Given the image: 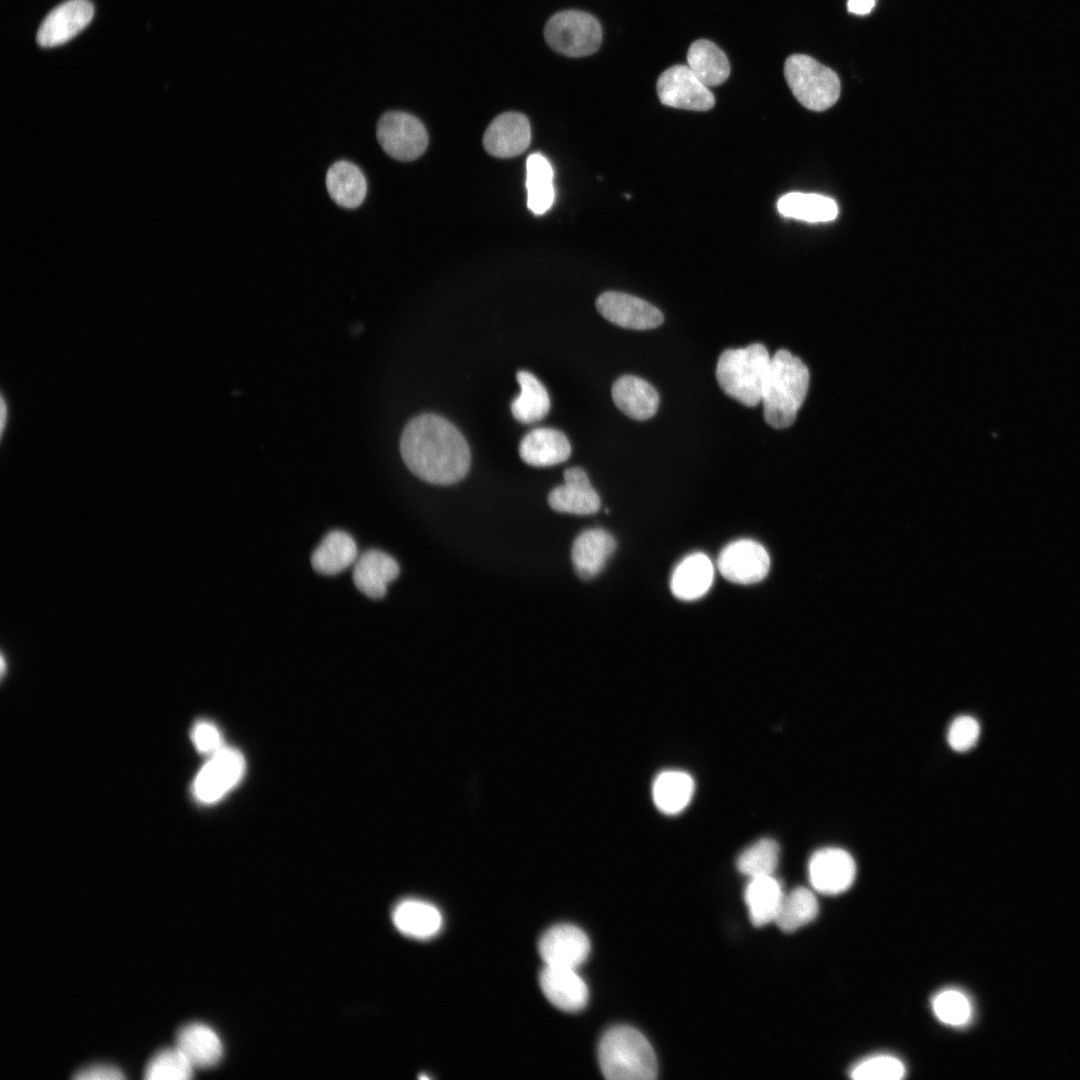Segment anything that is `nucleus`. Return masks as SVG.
I'll list each match as a JSON object with an SVG mask.
<instances>
[{"mask_svg": "<svg viewBox=\"0 0 1080 1080\" xmlns=\"http://www.w3.org/2000/svg\"><path fill=\"white\" fill-rule=\"evenodd\" d=\"M784 892L774 875L750 878L745 889V902L751 922L764 926L775 922Z\"/></svg>", "mask_w": 1080, "mask_h": 1080, "instance_id": "obj_27", "label": "nucleus"}, {"mask_svg": "<svg viewBox=\"0 0 1080 1080\" xmlns=\"http://www.w3.org/2000/svg\"><path fill=\"white\" fill-rule=\"evenodd\" d=\"M779 860V846L770 838L751 844L736 861L738 870L750 878L773 875Z\"/></svg>", "mask_w": 1080, "mask_h": 1080, "instance_id": "obj_35", "label": "nucleus"}, {"mask_svg": "<svg viewBox=\"0 0 1080 1080\" xmlns=\"http://www.w3.org/2000/svg\"><path fill=\"white\" fill-rule=\"evenodd\" d=\"M377 139L390 157L400 161L420 157L429 141L424 124L414 115L403 111H389L379 118Z\"/></svg>", "mask_w": 1080, "mask_h": 1080, "instance_id": "obj_7", "label": "nucleus"}, {"mask_svg": "<svg viewBox=\"0 0 1080 1080\" xmlns=\"http://www.w3.org/2000/svg\"><path fill=\"white\" fill-rule=\"evenodd\" d=\"M657 93L663 105L693 111H707L715 104L712 92L687 65L665 70L657 81Z\"/></svg>", "mask_w": 1080, "mask_h": 1080, "instance_id": "obj_9", "label": "nucleus"}, {"mask_svg": "<svg viewBox=\"0 0 1080 1080\" xmlns=\"http://www.w3.org/2000/svg\"><path fill=\"white\" fill-rule=\"evenodd\" d=\"M615 405L628 417L646 420L657 412L659 395L656 389L642 378L624 375L612 386Z\"/></svg>", "mask_w": 1080, "mask_h": 1080, "instance_id": "obj_22", "label": "nucleus"}, {"mask_svg": "<svg viewBox=\"0 0 1080 1080\" xmlns=\"http://www.w3.org/2000/svg\"><path fill=\"white\" fill-rule=\"evenodd\" d=\"M0 403H1L0 404V427H1L0 432H1V439L3 440L4 433L6 432V429H7L8 423H9V416H10L9 402H8V399L5 398V395H4L3 391L1 392Z\"/></svg>", "mask_w": 1080, "mask_h": 1080, "instance_id": "obj_42", "label": "nucleus"}, {"mask_svg": "<svg viewBox=\"0 0 1080 1080\" xmlns=\"http://www.w3.org/2000/svg\"><path fill=\"white\" fill-rule=\"evenodd\" d=\"M516 378L520 394L511 403L513 417L523 424L542 420L550 410V398L545 386L529 371H518Z\"/></svg>", "mask_w": 1080, "mask_h": 1080, "instance_id": "obj_30", "label": "nucleus"}, {"mask_svg": "<svg viewBox=\"0 0 1080 1080\" xmlns=\"http://www.w3.org/2000/svg\"><path fill=\"white\" fill-rule=\"evenodd\" d=\"M687 66L708 87L718 86L730 75L725 53L713 42L700 39L693 42L687 53Z\"/></svg>", "mask_w": 1080, "mask_h": 1080, "instance_id": "obj_29", "label": "nucleus"}, {"mask_svg": "<svg viewBox=\"0 0 1080 1080\" xmlns=\"http://www.w3.org/2000/svg\"><path fill=\"white\" fill-rule=\"evenodd\" d=\"M980 725L978 721L969 715L956 717L949 725L947 731L948 745L956 752L970 750L978 741Z\"/></svg>", "mask_w": 1080, "mask_h": 1080, "instance_id": "obj_38", "label": "nucleus"}, {"mask_svg": "<svg viewBox=\"0 0 1080 1080\" xmlns=\"http://www.w3.org/2000/svg\"><path fill=\"white\" fill-rule=\"evenodd\" d=\"M191 738L195 748L209 756L225 746L220 730L208 720H200L194 724Z\"/></svg>", "mask_w": 1080, "mask_h": 1080, "instance_id": "obj_39", "label": "nucleus"}, {"mask_svg": "<svg viewBox=\"0 0 1080 1080\" xmlns=\"http://www.w3.org/2000/svg\"><path fill=\"white\" fill-rule=\"evenodd\" d=\"M616 549L614 537L604 529L581 532L574 540L571 559L576 573L584 579L599 574Z\"/></svg>", "mask_w": 1080, "mask_h": 1080, "instance_id": "obj_19", "label": "nucleus"}, {"mask_svg": "<svg viewBox=\"0 0 1080 1080\" xmlns=\"http://www.w3.org/2000/svg\"><path fill=\"white\" fill-rule=\"evenodd\" d=\"M544 37L556 52L569 57H582L598 50L602 29L599 21L591 14L579 10H564L549 18Z\"/></svg>", "mask_w": 1080, "mask_h": 1080, "instance_id": "obj_6", "label": "nucleus"}, {"mask_svg": "<svg viewBox=\"0 0 1080 1080\" xmlns=\"http://www.w3.org/2000/svg\"><path fill=\"white\" fill-rule=\"evenodd\" d=\"M326 187L332 200L345 208L360 206L366 197L367 182L362 171L352 162L340 160L327 171Z\"/></svg>", "mask_w": 1080, "mask_h": 1080, "instance_id": "obj_26", "label": "nucleus"}, {"mask_svg": "<svg viewBox=\"0 0 1080 1080\" xmlns=\"http://www.w3.org/2000/svg\"><path fill=\"white\" fill-rule=\"evenodd\" d=\"M563 478L564 483L548 495V503L553 510L575 515H590L599 510V495L582 468L566 469Z\"/></svg>", "mask_w": 1080, "mask_h": 1080, "instance_id": "obj_16", "label": "nucleus"}, {"mask_svg": "<svg viewBox=\"0 0 1080 1080\" xmlns=\"http://www.w3.org/2000/svg\"><path fill=\"white\" fill-rule=\"evenodd\" d=\"M693 778L680 770L661 772L652 785L656 807L665 814H677L685 809L694 794Z\"/></svg>", "mask_w": 1080, "mask_h": 1080, "instance_id": "obj_28", "label": "nucleus"}, {"mask_svg": "<svg viewBox=\"0 0 1080 1080\" xmlns=\"http://www.w3.org/2000/svg\"><path fill=\"white\" fill-rule=\"evenodd\" d=\"M718 569L724 578L737 584H753L764 579L770 558L766 549L751 539H739L723 548Z\"/></svg>", "mask_w": 1080, "mask_h": 1080, "instance_id": "obj_11", "label": "nucleus"}, {"mask_svg": "<svg viewBox=\"0 0 1080 1080\" xmlns=\"http://www.w3.org/2000/svg\"><path fill=\"white\" fill-rule=\"evenodd\" d=\"M590 952V941L580 928L559 924L548 929L539 941V953L546 965L575 968Z\"/></svg>", "mask_w": 1080, "mask_h": 1080, "instance_id": "obj_13", "label": "nucleus"}, {"mask_svg": "<svg viewBox=\"0 0 1080 1080\" xmlns=\"http://www.w3.org/2000/svg\"><path fill=\"white\" fill-rule=\"evenodd\" d=\"M598 312L609 322L622 328L647 330L660 326L663 315L659 309L638 297L607 291L596 299Z\"/></svg>", "mask_w": 1080, "mask_h": 1080, "instance_id": "obj_12", "label": "nucleus"}, {"mask_svg": "<svg viewBox=\"0 0 1080 1080\" xmlns=\"http://www.w3.org/2000/svg\"><path fill=\"white\" fill-rule=\"evenodd\" d=\"M530 141L529 120L518 112H506L497 116L483 136L486 152L498 158H510L523 153Z\"/></svg>", "mask_w": 1080, "mask_h": 1080, "instance_id": "obj_15", "label": "nucleus"}, {"mask_svg": "<svg viewBox=\"0 0 1080 1080\" xmlns=\"http://www.w3.org/2000/svg\"><path fill=\"white\" fill-rule=\"evenodd\" d=\"M771 357L766 347L754 343L746 348L727 349L720 355L716 378L729 397L747 407L757 406L762 399L764 380Z\"/></svg>", "mask_w": 1080, "mask_h": 1080, "instance_id": "obj_4", "label": "nucleus"}, {"mask_svg": "<svg viewBox=\"0 0 1080 1080\" xmlns=\"http://www.w3.org/2000/svg\"><path fill=\"white\" fill-rule=\"evenodd\" d=\"M400 573L397 561L389 554L370 549L358 556L353 568V581L357 589L372 599L385 596L387 586Z\"/></svg>", "mask_w": 1080, "mask_h": 1080, "instance_id": "obj_18", "label": "nucleus"}, {"mask_svg": "<svg viewBox=\"0 0 1080 1080\" xmlns=\"http://www.w3.org/2000/svg\"><path fill=\"white\" fill-rule=\"evenodd\" d=\"M194 1067L175 1045L157 1051L144 1068L148 1080H183L193 1076Z\"/></svg>", "mask_w": 1080, "mask_h": 1080, "instance_id": "obj_34", "label": "nucleus"}, {"mask_svg": "<svg viewBox=\"0 0 1080 1080\" xmlns=\"http://www.w3.org/2000/svg\"><path fill=\"white\" fill-rule=\"evenodd\" d=\"M392 919L401 933L416 939L431 938L442 926L440 911L434 905L418 899H406L397 904Z\"/></svg>", "mask_w": 1080, "mask_h": 1080, "instance_id": "obj_25", "label": "nucleus"}, {"mask_svg": "<svg viewBox=\"0 0 1080 1080\" xmlns=\"http://www.w3.org/2000/svg\"><path fill=\"white\" fill-rule=\"evenodd\" d=\"M778 212L787 218L807 222H827L837 217L838 207L829 197L802 192H790L777 202Z\"/></svg>", "mask_w": 1080, "mask_h": 1080, "instance_id": "obj_31", "label": "nucleus"}, {"mask_svg": "<svg viewBox=\"0 0 1080 1080\" xmlns=\"http://www.w3.org/2000/svg\"><path fill=\"white\" fill-rule=\"evenodd\" d=\"M784 75L795 98L807 109L826 110L839 98V77L811 56H789L785 61Z\"/></svg>", "mask_w": 1080, "mask_h": 1080, "instance_id": "obj_5", "label": "nucleus"}, {"mask_svg": "<svg viewBox=\"0 0 1080 1080\" xmlns=\"http://www.w3.org/2000/svg\"><path fill=\"white\" fill-rule=\"evenodd\" d=\"M358 558L357 545L345 531L329 532L313 551L311 565L323 575H336L354 565Z\"/></svg>", "mask_w": 1080, "mask_h": 1080, "instance_id": "obj_24", "label": "nucleus"}, {"mask_svg": "<svg viewBox=\"0 0 1080 1080\" xmlns=\"http://www.w3.org/2000/svg\"><path fill=\"white\" fill-rule=\"evenodd\" d=\"M875 5V0H848V11L857 15L870 13Z\"/></svg>", "mask_w": 1080, "mask_h": 1080, "instance_id": "obj_41", "label": "nucleus"}, {"mask_svg": "<svg viewBox=\"0 0 1080 1080\" xmlns=\"http://www.w3.org/2000/svg\"><path fill=\"white\" fill-rule=\"evenodd\" d=\"M94 7L88 0H68L55 7L43 20L38 32L37 42L42 47L61 45L81 30L92 20Z\"/></svg>", "mask_w": 1080, "mask_h": 1080, "instance_id": "obj_14", "label": "nucleus"}, {"mask_svg": "<svg viewBox=\"0 0 1080 1080\" xmlns=\"http://www.w3.org/2000/svg\"><path fill=\"white\" fill-rule=\"evenodd\" d=\"M571 445L565 434L554 428L541 427L527 433L519 445L520 458L535 467L553 466L566 461Z\"/></svg>", "mask_w": 1080, "mask_h": 1080, "instance_id": "obj_20", "label": "nucleus"}, {"mask_svg": "<svg viewBox=\"0 0 1080 1080\" xmlns=\"http://www.w3.org/2000/svg\"><path fill=\"white\" fill-rule=\"evenodd\" d=\"M527 206L536 215L548 211L555 198L554 171L548 159L533 153L527 159Z\"/></svg>", "mask_w": 1080, "mask_h": 1080, "instance_id": "obj_32", "label": "nucleus"}, {"mask_svg": "<svg viewBox=\"0 0 1080 1080\" xmlns=\"http://www.w3.org/2000/svg\"><path fill=\"white\" fill-rule=\"evenodd\" d=\"M175 1045L194 1068H207L219 1062L223 1045L217 1033L208 1025L192 1022L176 1033Z\"/></svg>", "mask_w": 1080, "mask_h": 1080, "instance_id": "obj_21", "label": "nucleus"}, {"mask_svg": "<svg viewBox=\"0 0 1080 1080\" xmlns=\"http://www.w3.org/2000/svg\"><path fill=\"white\" fill-rule=\"evenodd\" d=\"M546 998L557 1008L576 1012L588 1001V988L575 968L545 965L539 976Z\"/></svg>", "mask_w": 1080, "mask_h": 1080, "instance_id": "obj_17", "label": "nucleus"}, {"mask_svg": "<svg viewBox=\"0 0 1080 1080\" xmlns=\"http://www.w3.org/2000/svg\"><path fill=\"white\" fill-rule=\"evenodd\" d=\"M73 1078L78 1080H119L125 1076L122 1070L110 1064H92L77 1070Z\"/></svg>", "mask_w": 1080, "mask_h": 1080, "instance_id": "obj_40", "label": "nucleus"}, {"mask_svg": "<svg viewBox=\"0 0 1080 1080\" xmlns=\"http://www.w3.org/2000/svg\"><path fill=\"white\" fill-rule=\"evenodd\" d=\"M812 887L819 893L837 895L848 890L856 877V864L849 852L838 847L815 851L808 863Z\"/></svg>", "mask_w": 1080, "mask_h": 1080, "instance_id": "obj_10", "label": "nucleus"}, {"mask_svg": "<svg viewBox=\"0 0 1080 1080\" xmlns=\"http://www.w3.org/2000/svg\"><path fill=\"white\" fill-rule=\"evenodd\" d=\"M598 1059L603 1075L610 1080H652L657 1076L652 1046L630 1026L612 1027L602 1036Z\"/></svg>", "mask_w": 1080, "mask_h": 1080, "instance_id": "obj_3", "label": "nucleus"}, {"mask_svg": "<svg viewBox=\"0 0 1080 1080\" xmlns=\"http://www.w3.org/2000/svg\"><path fill=\"white\" fill-rule=\"evenodd\" d=\"M245 767L241 752L224 746L210 755L196 775L192 786L195 799L203 804L219 801L240 782Z\"/></svg>", "mask_w": 1080, "mask_h": 1080, "instance_id": "obj_8", "label": "nucleus"}, {"mask_svg": "<svg viewBox=\"0 0 1080 1080\" xmlns=\"http://www.w3.org/2000/svg\"><path fill=\"white\" fill-rule=\"evenodd\" d=\"M905 1073L903 1062L887 1054L862 1059L850 1070V1076L856 1080H899Z\"/></svg>", "mask_w": 1080, "mask_h": 1080, "instance_id": "obj_37", "label": "nucleus"}, {"mask_svg": "<svg viewBox=\"0 0 1080 1080\" xmlns=\"http://www.w3.org/2000/svg\"><path fill=\"white\" fill-rule=\"evenodd\" d=\"M931 1007L936 1018L945 1025L962 1027L972 1018V1004L968 996L955 988H946L934 995Z\"/></svg>", "mask_w": 1080, "mask_h": 1080, "instance_id": "obj_36", "label": "nucleus"}, {"mask_svg": "<svg viewBox=\"0 0 1080 1080\" xmlns=\"http://www.w3.org/2000/svg\"><path fill=\"white\" fill-rule=\"evenodd\" d=\"M819 912V905L814 893L797 887L782 898L775 923L784 932H793L811 921Z\"/></svg>", "mask_w": 1080, "mask_h": 1080, "instance_id": "obj_33", "label": "nucleus"}, {"mask_svg": "<svg viewBox=\"0 0 1080 1080\" xmlns=\"http://www.w3.org/2000/svg\"><path fill=\"white\" fill-rule=\"evenodd\" d=\"M809 387V370L789 351L778 350L770 360L762 399L764 419L776 429L793 424Z\"/></svg>", "mask_w": 1080, "mask_h": 1080, "instance_id": "obj_2", "label": "nucleus"}, {"mask_svg": "<svg viewBox=\"0 0 1080 1080\" xmlns=\"http://www.w3.org/2000/svg\"><path fill=\"white\" fill-rule=\"evenodd\" d=\"M402 459L421 480L450 485L469 471L471 454L461 432L447 419L432 413L412 418L400 439Z\"/></svg>", "mask_w": 1080, "mask_h": 1080, "instance_id": "obj_1", "label": "nucleus"}, {"mask_svg": "<svg viewBox=\"0 0 1080 1080\" xmlns=\"http://www.w3.org/2000/svg\"><path fill=\"white\" fill-rule=\"evenodd\" d=\"M713 579L714 567L709 557L703 553H693L675 567L670 588L678 599L696 600L708 592Z\"/></svg>", "mask_w": 1080, "mask_h": 1080, "instance_id": "obj_23", "label": "nucleus"}]
</instances>
